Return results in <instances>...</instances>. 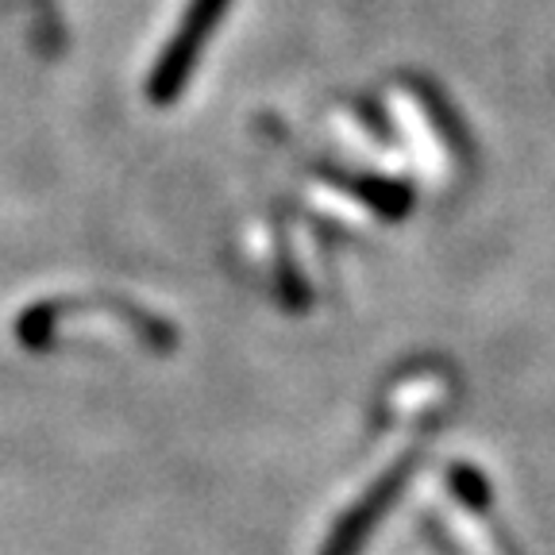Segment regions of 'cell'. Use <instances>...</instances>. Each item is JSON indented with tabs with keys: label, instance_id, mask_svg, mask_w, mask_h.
<instances>
[{
	"label": "cell",
	"instance_id": "cell-1",
	"mask_svg": "<svg viewBox=\"0 0 555 555\" xmlns=\"http://www.w3.org/2000/svg\"><path fill=\"white\" fill-rule=\"evenodd\" d=\"M386 498H390V482L382 486V490H374V494L366 498V502L359 505V509L351 513L336 532H332V540L324 544V555H359V544H363V537L371 532L374 520H378Z\"/></svg>",
	"mask_w": 555,
	"mask_h": 555
}]
</instances>
